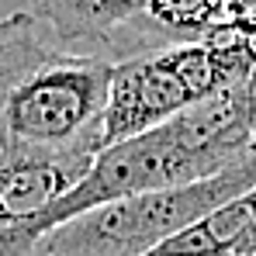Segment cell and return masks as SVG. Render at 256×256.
<instances>
[{"instance_id": "cell-1", "label": "cell", "mask_w": 256, "mask_h": 256, "mask_svg": "<svg viewBox=\"0 0 256 256\" xmlns=\"http://www.w3.org/2000/svg\"><path fill=\"white\" fill-rule=\"evenodd\" d=\"M253 90L256 84L228 86L135 138L104 146L70 194L28 225L0 232V256H32L52 228L100 204L190 187L253 160Z\"/></svg>"}, {"instance_id": "cell-2", "label": "cell", "mask_w": 256, "mask_h": 256, "mask_svg": "<svg viewBox=\"0 0 256 256\" xmlns=\"http://www.w3.org/2000/svg\"><path fill=\"white\" fill-rule=\"evenodd\" d=\"M52 38L32 10L0 18V149H104L114 62Z\"/></svg>"}, {"instance_id": "cell-3", "label": "cell", "mask_w": 256, "mask_h": 256, "mask_svg": "<svg viewBox=\"0 0 256 256\" xmlns=\"http://www.w3.org/2000/svg\"><path fill=\"white\" fill-rule=\"evenodd\" d=\"M242 84H256V66L246 48V35L228 24L214 28L204 42L160 45L125 56L111 73L104 146L135 138L190 104Z\"/></svg>"}, {"instance_id": "cell-4", "label": "cell", "mask_w": 256, "mask_h": 256, "mask_svg": "<svg viewBox=\"0 0 256 256\" xmlns=\"http://www.w3.org/2000/svg\"><path fill=\"white\" fill-rule=\"evenodd\" d=\"M253 187L256 156L190 187L152 190L76 214L73 222L52 228L38 250L48 256H149L166 239L180 236Z\"/></svg>"}, {"instance_id": "cell-5", "label": "cell", "mask_w": 256, "mask_h": 256, "mask_svg": "<svg viewBox=\"0 0 256 256\" xmlns=\"http://www.w3.org/2000/svg\"><path fill=\"white\" fill-rule=\"evenodd\" d=\"M100 146L76 149H0V232L28 225L94 166Z\"/></svg>"}, {"instance_id": "cell-6", "label": "cell", "mask_w": 256, "mask_h": 256, "mask_svg": "<svg viewBox=\"0 0 256 256\" xmlns=\"http://www.w3.org/2000/svg\"><path fill=\"white\" fill-rule=\"evenodd\" d=\"M32 14L66 48H97L118 62L132 56V32L142 18V0H28Z\"/></svg>"}, {"instance_id": "cell-7", "label": "cell", "mask_w": 256, "mask_h": 256, "mask_svg": "<svg viewBox=\"0 0 256 256\" xmlns=\"http://www.w3.org/2000/svg\"><path fill=\"white\" fill-rule=\"evenodd\" d=\"M225 24V0H142V18L132 32V56L160 45L204 42Z\"/></svg>"}, {"instance_id": "cell-8", "label": "cell", "mask_w": 256, "mask_h": 256, "mask_svg": "<svg viewBox=\"0 0 256 256\" xmlns=\"http://www.w3.org/2000/svg\"><path fill=\"white\" fill-rule=\"evenodd\" d=\"M225 24L239 35L256 32V0H225Z\"/></svg>"}, {"instance_id": "cell-9", "label": "cell", "mask_w": 256, "mask_h": 256, "mask_svg": "<svg viewBox=\"0 0 256 256\" xmlns=\"http://www.w3.org/2000/svg\"><path fill=\"white\" fill-rule=\"evenodd\" d=\"M256 253V222L250 225V232L242 236V242H239V250H236V256H253Z\"/></svg>"}, {"instance_id": "cell-10", "label": "cell", "mask_w": 256, "mask_h": 256, "mask_svg": "<svg viewBox=\"0 0 256 256\" xmlns=\"http://www.w3.org/2000/svg\"><path fill=\"white\" fill-rule=\"evenodd\" d=\"M246 48H250V59H253V66H256V32L246 35Z\"/></svg>"}, {"instance_id": "cell-11", "label": "cell", "mask_w": 256, "mask_h": 256, "mask_svg": "<svg viewBox=\"0 0 256 256\" xmlns=\"http://www.w3.org/2000/svg\"><path fill=\"white\" fill-rule=\"evenodd\" d=\"M253 142H256V90H253Z\"/></svg>"}, {"instance_id": "cell-12", "label": "cell", "mask_w": 256, "mask_h": 256, "mask_svg": "<svg viewBox=\"0 0 256 256\" xmlns=\"http://www.w3.org/2000/svg\"><path fill=\"white\" fill-rule=\"evenodd\" d=\"M32 256H48V253H42V250H35V253H32Z\"/></svg>"}, {"instance_id": "cell-13", "label": "cell", "mask_w": 256, "mask_h": 256, "mask_svg": "<svg viewBox=\"0 0 256 256\" xmlns=\"http://www.w3.org/2000/svg\"><path fill=\"white\" fill-rule=\"evenodd\" d=\"M253 256H256V253H253Z\"/></svg>"}]
</instances>
